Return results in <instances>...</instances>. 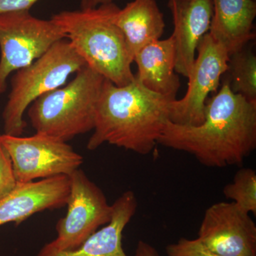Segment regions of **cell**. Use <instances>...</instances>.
I'll use <instances>...</instances> for the list:
<instances>
[{
    "instance_id": "cell-8",
    "label": "cell",
    "mask_w": 256,
    "mask_h": 256,
    "mask_svg": "<svg viewBox=\"0 0 256 256\" xmlns=\"http://www.w3.org/2000/svg\"><path fill=\"white\" fill-rule=\"evenodd\" d=\"M68 178L67 213L56 226V238L50 242L62 250L80 246L99 227L110 222L112 212L104 192L82 170H76Z\"/></svg>"
},
{
    "instance_id": "cell-15",
    "label": "cell",
    "mask_w": 256,
    "mask_h": 256,
    "mask_svg": "<svg viewBox=\"0 0 256 256\" xmlns=\"http://www.w3.org/2000/svg\"><path fill=\"white\" fill-rule=\"evenodd\" d=\"M133 62L138 72L134 77L151 92L171 99H176L180 87L175 74L176 53L172 36L152 42L136 54Z\"/></svg>"
},
{
    "instance_id": "cell-20",
    "label": "cell",
    "mask_w": 256,
    "mask_h": 256,
    "mask_svg": "<svg viewBox=\"0 0 256 256\" xmlns=\"http://www.w3.org/2000/svg\"><path fill=\"white\" fill-rule=\"evenodd\" d=\"M18 184L9 153L0 140V200L11 193Z\"/></svg>"
},
{
    "instance_id": "cell-23",
    "label": "cell",
    "mask_w": 256,
    "mask_h": 256,
    "mask_svg": "<svg viewBox=\"0 0 256 256\" xmlns=\"http://www.w3.org/2000/svg\"><path fill=\"white\" fill-rule=\"evenodd\" d=\"M112 0H80L82 9H92L102 4H110Z\"/></svg>"
},
{
    "instance_id": "cell-13",
    "label": "cell",
    "mask_w": 256,
    "mask_h": 256,
    "mask_svg": "<svg viewBox=\"0 0 256 256\" xmlns=\"http://www.w3.org/2000/svg\"><path fill=\"white\" fill-rule=\"evenodd\" d=\"M137 207L134 192H124L112 204L110 222L96 230L80 246L72 250H62L48 242L37 256H128L122 248V232L134 216Z\"/></svg>"
},
{
    "instance_id": "cell-4",
    "label": "cell",
    "mask_w": 256,
    "mask_h": 256,
    "mask_svg": "<svg viewBox=\"0 0 256 256\" xmlns=\"http://www.w3.org/2000/svg\"><path fill=\"white\" fill-rule=\"evenodd\" d=\"M105 78L86 65L64 87L32 102L28 117L36 132L64 142L94 130L98 101Z\"/></svg>"
},
{
    "instance_id": "cell-17",
    "label": "cell",
    "mask_w": 256,
    "mask_h": 256,
    "mask_svg": "<svg viewBox=\"0 0 256 256\" xmlns=\"http://www.w3.org/2000/svg\"><path fill=\"white\" fill-rule=\"evenodd\" d=\"M226 72L230 90L256 104V56L252 52L244 47L230 55Z\"/></svg>"
},
{
    "instance_id": "cell-2",
    "label": "cell",
    "mask_w": 256,
    "mask_h": 256,
    "mask_svg": "<svg viewBox=\"0 0 256 256\" xmlns=\"http://www.w3.org/2000/svg\"><path fill=\"white\" fill-rule=\"evenodd\" d=\"M174 100L148 90L136 77L124 86L105 78L87 149L95 150L108 143L142 156L150 154L170 120Z\"/></svg>"
},
{
    "instance_id": "cell-16",
    "label": "cell",
    "mask_w": 256,
    "mask_h": 256,
    "mask_svg": "<svg viewBox=\"0 0 256 256\" xmlns=\"http://www.w3.org/2000/svg\"><path fill=\"white\" fill-rule=\"evenodd\" d=\"M114 22L124 34L132 60L140 50L160 40L164 33V16L156 0H134L117 10Z\"/></svg>"
},
{
    "instance_id": "cell-6",
    "label": "cell",
    "mask_w": 256,
    "mask_h": 256,
    "mask_svg": "<svg viewBox=\"0 0 256 256\" xmlns=\"http://www.w3.org/2000/svg\"><path fill=\"white\" fill-rule=\"evenodd\" d=\"M66 38L54 22L35 18L30 11L0 14V94L6 90L10 74L30 65Z\"/></svg>"
},
{
    "instance_id": "cell-9",
    "label": "cell",
    "mask_w": 256,
    "mask_h": 256,
    "mask_svg": "<svg viewBox=\"0 0 256 256\" xmlns=\"http://www.w3.org/2000/svg\"><path fill=\"white\" fill-rule=\"evenodd\" d=\"M196 52L188 77V92L182 98L171 104L170 120L174 124L200 126L203 122L208 96L216 92L220 78L228 69L230 55L210 34L202 38Z\"/></svg>"
},
{
    "instance_id": "cell-21",
    "label": "cell",
    "mask_w": 256,
    "mask_h": 256,
    "mask_svg": "<svg viewBox=\"0 0 256 256\" xmlns=\"http://www.w3.org/2000/svg\"><path fill=\"white\" fill-rule=\"evenodd\" d=\"M40 0H0V14L18 11H30Z\"/></svg>"
},
{
    "instance_id": "cell-12",
    "label": "cell",
    "mask_w": 256,
    "mask_h": 256,
    "mask_svg": "<svg viewBox=\"0 0 256 256\" xmlns=\"http://www.w3.org/2000/svg\"><path fill=\"white\" fill-rule=\"evenodd\" d=\"M174 22L175 72L188 78L198 44L208 33L213 16L212 0H169Z\"/></svg>"
},
{
    "instance_id": "cell-5",
    "label": "cell",
    "mask_w": 256,
    "mask_h": 256,
    "mask_svg": "<svg viewBox=\"0 0 256 256\" xmlns=\"http://www.w3.org/2000/svg\"><path fill=\"white\" fill-rule=\"evenodd\" d=\"M85 66L69 42L63 40L30 65L16 70L2 112L4 134L21 136L28 124L24 114L32 102L62 87L70 75Z\"/></svg>"
},
{
    "instance_id": "cell-14",
    "label": "cell",
    "mask_w": 256,
    "mask_h": 256,
    "mask_svg": "<svg viewBox=\"0 0 256 256\" xmlns=\"http://www.w3.org/2000/svg\"><path fill=\"white\" fill-rule=\"evenodd\" d=\"M213 16L208 34L229 55L242 50L255 38L254 0H212Z\"/></svg>"
},
{
    "instance_id": "cell-11",
    "label": "cell",
    "mask_w": 256,
    "mask_h": 256,
    "mask_svg": "<svg viewBox=\"0 0 256 256\" xmlns=\"http://www.w3.org/2000/svg\"><path fill=\"white\" fill-rule=\"evenodd\" d=\"M69 192L70 180L66 175L18 183L0 200V226L12 222L18 225L38 212L62 208L66 205Z\"/></svg>"
},
{
    "instance_id": "cell-10",
    "label": "cell",
    "mask_w": 256,
    "mask_h": 256,
    "mask_svg": "<svg viewBox=\"0 0 256 256\" xmlns=\"http://www.w3.org/2000/svg\"><path fill=\"white\" fill-rule=\"evenodd\" d=\"M197 238L220 255L256 256V224L233 202H218L207 208Z\"/></svg>"
},
{
    "instance_id": "cell-19",
    "label": "cell",
    "mask_w": 256,
    "mask_h": 256,
    "mask_svg": "<svg viewBox=\"0 0 256 256\" xmlns=\"http://www.w3.org/2000/svg\"><path fill=\"white\" fill-rule=\"evenodd\" d=\"M168 256H225L212 252L198 238H182L166 247Z\"/></svg>"
},
{
    "instance_id": "cell-22",
    "label": "cell",
    "mask_w": 256,
    "mask_h": 256,
    "mask_svg": "<svg viewBox=\"0 0 256 256\" xmlns=\"http://www.w3.org/2000/svg\"><path fill=\"white\" fill-rule=\"evenodd\" d=\"M134 256H160L159 252L150 244L143 240L138 242Z\"/></svg>"
},
{
    "instance_id": "cell-3",
    "label": "cell",
    "mask_w": 256,
    "mask_h": 256,
    "mask_svg": "<svg viewBox=\"0 0 256 256\" xmlns=\"http://www.w3.org/2000/svg\"><path fill=\"white\" fill-rule=\"evenodd\" d=\"M118 8L112 2L60 12L50 20L62 28L87 66L114 85L124 86L134 80V75L124 34L114 22Z\"/></svg>"
},
{
    "instance_id": "cell-7",
    "label": "cell",
    "mask_w": 256,
    "mask_h": 256,
    "mask_svg": "<svg viewBox=\"0 0 256 256\" xmlns=\"http://www.w3.org/2000/svg\"><path fill=\"white\" fill-rule=\"evenodd\" d=\"M0 140L9 153L18 183L70 176L84 162L70 144L44 133L30 137L1 134Z\"/></svg>"
},
{
    "instance_id": "cell-18",
    "label": "cell",
    "mask_w": 256,
    "mask_h": 256,
    "mask_svg": "<svg viewBox=\"0 0 256 256\" xmlns=\"http://www.w3.org/2000/svg\"><path fill=\"white\" fill-rule=\"evenodd\" d=\"M227 198L245 210L256 215V172L250 168H242L234 175L233 182L224 186Z\"/></svg>"
},
{
    "instance_id": "cell-1",
    "label": "cell",
    "mask_w": 256,
    "mask_h": 256,
    "mask_svg": "<svg viewBox=\"0 0 256 256\" xmlns=\"http://www.w3.org/2000/svg\"><path fill=\"white\" fill-rule=\"evenodd\" d=\"M158 143L186 152L208 168L242 164L256 148V104L234 94L224 82L220 92L207 100L201 124L169 120Z\"/></svg>"
}]
</instances>
